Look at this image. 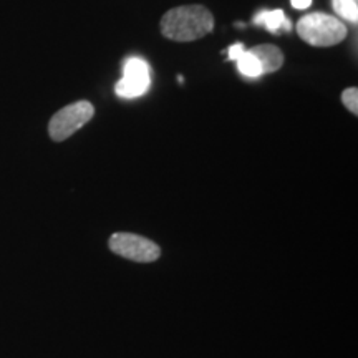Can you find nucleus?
I'll use <instances>...</instances> for the list:
<instances>
[{
    "mask_svg": "<svg viewBox=\"0 0 358 358\" xmlns=\"http://www.w3.org/2000/svg\"><path fill=\"white\" fill-rule=\"evenodd\" d=\"M161 34L173 42H192L214 30V17L203 6H181L168 10L161 19Z\"/></svg>",
    "mask_w": 358,
    "mask_h": 358,
    "instance_id": "f257e3e1",
    "label": "nucleus"
},
{
    "mask_svg": "<svg viewBox=\"0 0 358 358\" xmlns=\"http://www.w3.org/2000/svg\"><path fill=\"white\" fill-rule=\"evenodd\" d=\"M297 34L312 47H334L347 38V27L324 12L307 13L297 24Z\"/></svg>",
    "mask_w": 358,
    "mask_h": 358,
    "instance_id": "f03ea898",
    "label": "nucleus"
},
{
    "mask_svg": "<svg viewBox=\"0 0 358 358\" xmlns=\"http://www.w3.org/2000/svg\"><path fill=\"white\" fill-rule=\"evenodd\" d=\"M95 115V108L87 100L75 101L57 111L48 123V134L53 141H65L71 134L83 128Z\"/></svg>",
    "mask_w": 358,
    "mask_h": 358,
    "instance_id": "7ed1b4c3",
    "label": "nucleus"
},
{
    "mask_svg": "<svg viewBox=\"0 0 358 358\" xmlns=\"http://www.w3.org/2000/svg\"><path fill=\"white\" fill-rule=\"evenodd\" d=\"M108 248L116 256L140 264L155 262L161 256L158 244L131 232H116L110 237Z\"/></svg>",
    "mask_w": 358,
    "mask_h": 358,
    "instance_id": "20e7f679",
    "label": "nucleus"
},
{
    "mask_svg": "<svg viewBox=\"0 0 358 358\" xmlns=\"http://www.w3.org/2000/svg\"><path fill=\"white\" fill-rule=\"evenodd\" d=\"M151 71L145 58L129 57L124 62V75L116 83V93L123 98H138L150 90Z\"/></svg>",
    "mask_w": 358,
    "mask_h": 358,
    "instance_id": "39448f33",
    "label": "nucleus"
},
{
    "mask_svg": "<svg viewBox=\"0 0 358 358\" xmlns=\"http://www.w3.org/2000/svg\"><path fill=\"white\" fill-rule=\"evenodd\" d=\"M254 57L257 58L259 64H261L262 75L264 73H274L284 65V53L280 52L279 47L271 43L257 45V47H252L249 50Z\"/></svg>",
    "mask_w": 358,
    "mask_h": 358,
    "instance_id": "423d86ee",
    "label": "nucleus"
},
{
    "mask_svg": "<svg viewBox=\"0 0 358 358\" xmlns=\"http://www.w3.org/2000/svg\"><path fill=\"white\" fill-rule=\"evenodd\" d=\"M254 24L257 27H266L268 32L279 34V32H289L292 29L290 20L285 17L284 10L277 8V10H262L254 17Z\"/></svg>",
    "mask_w": 358,
    "mask_h": 358,
    "instance_id": "0eeeda50",
    "label": "nucleus"
},
{
    "mask_svg": "<svg viewBox=\"0 0 358 358\" xmlns=\"http://www.w3.org/2000/svg\"><path fill=\"white\" fill-rule=\"evenodd\" d=\"M236 64H237V69H239V71L244 75V77L257 78L262 75L261 64H259L257 58L254 57L249 50H245L243 55L237 58Z\"/></svg>",
    "mask_w": 358,
    "mask_h": 358,
    "instance_id": "6e6552de",
    "label": "nucleus"
},
{
    "mask_svg": "<svg viewBox=\"0 0 358 358\" xmlns=\"http://www.w3.org/2000/svg\"><path fill=\"white\" fill-rule=\"evenodd\" d=\"M332 6L338 17H342V19L347 22H352V24H357L358 22L357 0H332Z\"/></svg>",
    "mask_w": 358,
    "mask_h": 358,
    "instance_id": "1a4fd4ad",
    "label": "nucleus"
},
{
    "mask_svg": "<svg viewBox=\"0 0 358 358\" xmlns=\"http://www.w3.org/2000/svg\"><path fill=\"white\" fill-rule=\"evenodd\" d=\"M342 101L348 111H352L353 115H358V90L355 87L347 88L342 93Z\"/></svg>",
    "mask_w": 358,
    "mask_h": 358,
    "instance_id": "9d476101",
    "label": "nucleus"
},
{
    "mask_svg": "<svg viewBox=\"0 0 358 358\" xmlns=\"http://www.w3.org/2000/svg\"><path fill=\"white\" fill-rule=\"evenodd\" d=\"M244 52H245V48H244L243 43H234V45H231L229 48H227V58H229V60H234L236 62L237 58L243 55Z\"/></svg>",
    "mask_w": 358,
    "mask_h": 358,
    "instance_id": "9b49d317",
    "label": "nucleus"
},
{
    "mask_svg": "<svg viewBox=\"0 0 358 358\" xmlns=\"http://www.w3.org/2000/svg\"><path fill=\"white\" fill-rule=\"evenodd\" d=\"M313 0H290V3H292L294 8H299V10H306L312 6Z\"/></svg>",
    "mask_w": 358,
    "mask_h": 358,
    "instance_id": "f8f14e48",
    "label": "nucleus"
}]
</instances>
